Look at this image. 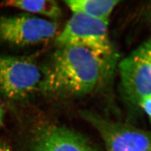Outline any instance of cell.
Wrapping results in <instances>:
<instances>
[{"label":"cell","mask_w":151,"mask_h":151,"mask_svg":"<svg viewBox=\"0 0 151 151\" xmlns=\"http://www.w3.org/2000/svg\"><path fill=\"white\" fill-rule=\"evenodd\" d=\"M150 151H151V150H150Z\"/></svg>","instance_id":"4fadbf2b"},{"label":"cell","mask_w":151,"mask_h":151,"mask_svg":"<svg viewBox=\"0 0 151 151\" xmlns=\"http://www.w3.org/2000/svg\"><path fill=\"white\" fill-rule=\"evenodd\" d=\"M138 106H140L145 111L151 123V93L147 95L140 99Z\"/></svg>","instance_id":"30bf717a"},{"label":"cell","mask_w":151,"mask_h":151,"mask_svg":"<svg viewBox=\"0 0 151 151\" xmlns=\"http://www.w3.org/2000/svg\"><path fill=\"white\" fill-rule=\"evenodd\" d=\"M4 119V110L0 106V127L3 125Z\"/></svg>","instance_id":"7c38bea8"},{"label":"cell","mask_w":151,"mask_h":151,"mask_svg":"<svg viewBox=\"0 0 151 151\" xmlns=\"http://www.w3.org/2000/svg\"><path fill=\"white\" fill-rule=\"evenodd\" d=\"M66 5L73 13H79L103 21L108 19L120 2L116 0H68Z\"/></svg>","instance_id":"ba28073f"},{"label":"cell","mask_w":151,"mask_h":151,"mask_svg":"<svg viewBox=\"0 0 151 151\" xmlns=\"http://www.w3.org/2000/svg\"><path fill=\"white\" fill-rule=\"evenodd\" d=\"M58 26L30 14L0 17V42L18 46L39 43L53 38Z\"/></svg>","instance_id":"8992f818"},{"label":"cell","mask_w":151,"mask_h":151,"mask_svg":"<svg viewBox=\"0 0 151 151\" xmlns=\"http://www.w3.org/2000/svg\"><path fill=\"white\" fill-rule=\"evenodd\" d=\"M30 148L32 151H98L78 132L53 124L42 125L34 131Z\"/></svg>","instance_id":"52a82bcc"},{"label":"cell","mask_w":151,"mask_h":151,"mask_svg":"<svg viewBox=\"0 0 151 151\" xmlns=\"http://www.w3.org/2000/svg\"><path fill=\"white\" fill-rule=\"evenodd\" d=\"M2 5L40 14L53 19H57L61 15V9L55 1H9L3 2Z\"/></svg>","instance_id":"9c48e42d"},{"label":"cell","mask_w":151,"mask_h":151,"mask_svg":"<svg viewBox=\"0 0 151 151\" xmlns=\"http://www.w3.org/2000/svg\"><path fill=\"white\" fill-rule=\"evenodd\" d=\"M108 25V22L73 13L55 38V43L59 47L81 46L104 56L113 57Z\"/></svg>","instance_id":"7a4b0ae2"},{"label":"cell","mask_w":151,"mask_h":151,"mask_svg":"<svg viewBox=\"0 0 151 151\" xmlns=\"http://www.w3.org/2000/svg\"><path fill=\"white\" fill-rule=\"evenodd\" d=\"M82 116L97 130L106 151H150L151 150V132L110 121L92 112H83Z\"/></svg>","instance_id":"5b68a950"},{"label":"cell","mask_w":151,"mask_h":151,"mask_svg":"<svg viewBox=\"0 0 151 151\" xmlns=\"http://www.w3.org/2000/svg\"><path fill=\"white\" fill-rule=\"evenodd\" d=\"M113 58L81 46L59 47L44 68L40 89L64 97L90 94L107 81Z\"/></svg>","instance_id":"6da1fadb"},{"label":"cell","mask_w":151,"mask_h":151,"mask_svg":"<svg viewBox=\"0 0 151 151\" xmlns=\"http://www.w3.org/2000/svg\"><path fill=\"white\" fill-rule=\"evenodd\" d=\"M43 75L27 57L0 55V93L11 100L29 96L40 88Z\"/></svg>","instance_id":"3957f363"},{"label":"cell","mask_w":151,"mask_h":151,"mask_svg":"<svg viewBox=\"0 0 151 151\" xmlns=\"http://www.w3.org/2000/svg\"><path fill=\"white\" fill-rule=\"evenodd\" d=\"M0 151H12L4 142L0 139Z\"/></svg>","instance_id":"8fae6325"},{"label":"cell","mask_w":151,"mask_h":151,"mask_svg":"<svg viewBox=\"0 0 151 151\" xmlns=\"http://www.w3.org/2000/svg\"><path fill=\"white\" fill-rule=\"evenodd\" d=\"M119 68L124 99L138 106L140 99L151 93V39L122 60Z\"/></svg>","instance_id":"277c9868"}]
</instances>
